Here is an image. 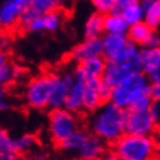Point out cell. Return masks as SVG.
Segmentation results:
<instances>
[{"label":"cell","instance_id":"obj_15","mask_svg":"<svg viewBox=\"0 0 160 160\" xmlns=\"http://www.w3.org/2000/svg\"><path fill=\"white\" fill-rule=\"evenodd\" d=\"M23 12V8L16 4L12 0H4L0 4V28L12 29L18 25L20 17Z\"/></svg>","mask_w":160,"mask_h":160},{"label":"cell","instance_id":"obj_30","mask_svg":"<svg viewBox=\"0 0 160 160\" xmlns=\"http://www.w3.org/2000/svg\"><path fill=\"white\" fill-rule=\"evenodd\" d=\"M9 107V95H8L4 85H0V112Z\"/></svg>","mask_w":160,"mask_h":160},{"label":"cell","instance_id":"obj_13","mask_svg":"<svg viewBox=\"0 0 160 160\" xmlns=\"http://www.w3.org/2000/svg\"><path fill=\"white\" fill-rule=\"evenodd\" d=\"M102 52L103 48L100 38H85L82 43H79L72 50L70 58L79 64L87 59L95 58V56H103Z\"/></svg>","mask_w":160,"mask_h":160},{"label":"cell","instance_id":"obj_1","mask_svg":"<svg viewBox=\"0 0 160 160\" xmlns=\"http://www.w3.org/2000/svg\"><path fill=\"white\" fill-rule=\"evenodd\" d=\"M151 86L152 82L148 76L141 72L112 87L109 102L122 109L148 108L152 102Z\"/></svg>","mask_w":160,"mask_h":160},{"label":"cell","instance_id":"obj_25","mask_svg":"<svg viewBox=\"0 0 160 160\" xmlns=\"http://www.w3.org/2000/svg\"><path fill=\"white\" fill-rule=\"evenodd\" d=\"M18 74V70L17 68H16L13 64L11 62H3L2 65H0V85H8L11 83L13 79L17 77Z\"/></svg>","mask_w":160,"mask_h":160},{"label":"cell","instance_id":"obj_28","mask_svg":"<svg viewBox=\"0 0 160 160\" xmlns=\"http://www.w3.org/2000/svg\"><path fill=\"white\" fill-rule=\"evenodd\" d=\"M92 7L95 8V12H99L102 14H107L112 12L115 7L116 0H90Z\"/></svg>","mask_w":160,"mask_h":160},{"label":"cell","instance_id":"obj_17","mask_svg":"<svg viewBox=\"0 0 160 160\" xmlns=\"http://www.w3.org/2000/svg\"><path fill=\"white\" fill-rule=\"evenodd\" d=\"M106 61L107 60L103 56H95V58L79 62L78 68L82 70L86 78H102L106 68Z\"/></svg>","mask_w":160,"mask_h":160},{"label":"cell","instance_id":"obj_3","mask_svg":"<svg viewBox=\"0 0 160 160\" xmlns=\"http://www.w3.org/2000/svg\"><path fill=\"white\" fill-rule=\"evenodd\" d=\"M141 48L129 42L118 55L106 61V68L103 72L102 79L111 87H113L125 81L126 78L141 73Z\"/></svg>","mask_w":160,"mask_h":160},{"label":"cell","instance_id":"obj_32","mask_svg":"<svg viewBox=\"0 0 160 160\" xmlns=\"http://www.w3.org/2000/svg\"><path fill=\"white\" fill-rule=\"evenodd\" d=\"M151 98L152 100H160V82H155L151 86Z\"/></svg>","mask_w":160,"mask_h":160},{"label":"cell","instance_id":"obj_19","mask_svg":"<svg viewBox=\"0 0 160 160\" xmlns=\"http://www.w3.org/2000/svg\"><path fill=\"white\" fill-rule=\"evenodd\" d=\"M142 72L147 76L160 64V47H142L141 48Z\"/></svg>","mask_w":160,"mask_h":160},{"label":"cell","instance_id":"obj_12","mask_svg":"<svg viewBox=\"0 0 160 160\" xmlns=\"http://www.w3.org/2000/svg\"><path fill=\"white\" fill-rule=\"evenodd\" d=\"M73 82H74L73 73H64L62 76H56L48 107H51V108H61V107H64L68 91H69L70 86H72Z\"/></svg>","mask_w":160,"mask_h":160},{"label":"cell","instance_id":"obj_27","mask_svg":"<svg viewBox=\"0 0 160 160\" xmlns=\"http://www.w3.org/2000/svg\"><path fill=\"white\" fill-rule=\"evenodd\" d=\"M11 151H17L14 147V139L11 138L5 129L0 128V155L11 152Z\"/></svg>","mask_w":160,"mask_h":160},{"label":"cell","instance_id":"obj_39","mask_svg":"<svg viewBox=\"0 0 160 160\" xmlns=\"http://www.w3.org/2000/svg\"><path fill=\"white\" fill-rule=\"evenodd\" d=\"M5 61H7V56H5V52L0 50V65H2L3 62H5Z\"/></svg>","mask_w":160,"mask_h":160},{"label":"cell","instance_id":"obj_33","mask_svg":"<svg viewBox=\"0 0 160 160\" xmlns=\"http://www.w3.org/2000/svg\"><path fill=\"white\" fill-rule=\"evenodd\" d=\"M11 46V38L8 35H0V50L4 51Z\"/></svg>","mask_w":160,"mask_h":160},{"label":"cell","instance_id":"obj_43","mask_svg":"<svg viewBox=\"0 0 160 160\" xmlns=\"http://www.w3.org/2000/svg\"><path fill=\"white\" fill-rule=\"evenodd\" d=\"M156 160H160V145H158V151H156Z\"/></svg>","mask_w":160,"mask_h":160},{"label":"cell","instance_id":"obj_7","mask_svg":"<svg viewBox=\"0 0 160 160\" xmlns=\"http://www.w3.org/2000/svg\"><path fill=\"white\" fill-rule=\"evenodd\" d=\"M158 126L148 108L125 109V133L134 135H152Z\"/></svg>","mask_w":160,"mask_h":160},{"label":"cell","instance_id":"obj_16","mask_svg":"<svg viewBox=\"0 0 160 160\" xmlns=\"http://www.w3.org/2000/svg\"><path fill=\"white\" fill-rule=\"evenodd\" d=\"M154 34H155V29H152L145 21L133 23V25L129 26V29L126 31V37L129 39V42L135 44V46H138L139 48L146 47L147 43L150 42L151 37Z\"/></svg>","mask_w":160,"mask_h":160},{"label":"cell","instance_id":"obj_35","mask_svg":"<svg viewBox=\"0 0 160 160\" xmlns=\"http://www.w3.org/2000/svg\"><path fill=\"white\" fill-rule=\"evenodd\" d=\"M17 159H18V152L17 151H11V152L0 155V160H17Z\"/></svg>","mask_w":160,"mask_h":160},{"label":"cell","instance_id":"obj_8","mask_svg":"<svg viewBox=\"0 0 160 160\" xmlns=\"http://www.w3.org/2000/svg\"><path fill=\"white\" fill-rule=\"evenodd\" d=\"M112 87L102 78H87L83 91V109L95 111L111 98Z\"/></svg>","mask_w":160,"mask_h":160},{"label":"cell","instance_id":"obj_26","mask_svg":"<svg viewBox=\"0 0 160 160\" xmlns=\"http://www.w3.org/2000/svg\"><path fill=\"white\" fill-rule=\"evenodd\" d=\"M30 7L38 13H46L60 8L58 0H31Z\"/></svg>","mask_w":160,"mask_h":160},{"label":"cell","instance_id":"obj_14","mask_svg":"<svg viewBox=\"0 0 160 160\" xmlns=\"http://www.w3.org/2000/svg\"><path fill=\"white\" fill-rule=\"evenodd\" d=\"M100 39H102V48H103L102 55L106 60L115 58L129 43V39H128L126 34H122V33H104L100 37Z\"/></svg>","mask_w":160,"mask_h":160},{"label":"cell","instance_id":"obj_36","mask_svg":"<svg viewBox=\"0 0 160 160\" xmlns=\"http://www.w3.org/2000/svg\"><path fill=\"white\" fill-rule=\"evenodd\" d=\"M100 160H122L121 158H120L115 151H111V152H106L104 155H103L100 158Z\"/></svg>","mask_w":160,"mask_h":160},{"label":"cell","instance_id":"obj_2","mask_svg":"<svg viewBox=\"0 0 160 160\" xmlns=\"http://www.w3.org/2000/svg\"><path fill=\"white\" fill-rule=\"evenodd\" d=\"M91 132L107 143L116 142L125 134V109L112 102H104L90 118Z\"/></svg>","mask_w":160,"mask_h":160},{"label":"cell","instance_id":"obj_24","mask_svg":"<svg viewBox=\"0 0 160 160\" xmlns=\"http://www.w3.org/2000/svg\"><path fill=\"white\" fill-rule=\"evenodd\" d=\"M37 137L34 134H23L17 139H14V147L17 150V152L26 154L33 151L37 147Z\"/></svg>","mask_w":160,"mask_h":160},{"label":"cell","instance_id":"obj_42","mask_svg":"<svg viewBox=\"0 0 160 160\" xmlns=\"http://www.w3.org/2000/svg\"><path fill=\"white\" fill-rule=\"evenodd\" d=\"M17 160H35L34 156H22V158H18Z\"/></svg>","mask_w":160,"mask_h":160},{"label":"cell","instance_id":"obj_38","mask_svg":"<svg viewBox=\"0 0 160 160\" xmlns=\"http://www.w3.org/2000/svg\"><path fill=\"white\" fill-rule=\"evenodd\" d=\"M12 2H14L16 4L21 5L23 9H26V8L30 7V4H31V0H12Z\"/></svg>","mask_w":160,"mask_h":160},{"label":"cell","instance_id":"obj_5","mask_svg":"<svg viewBox=\"0 0 160 160\" xmlns=\"http://www.w3.org/2000/svg\"><path fill=\"white\" fill-rule=\"evenodd\" d=\"M55 74H42L33 78L25 89V100L34 109H42L50 106V99L55 83Z\"/></svg>","mask_w":160,"mask_h":160},{"label":"cell","instance_id":"obj_11","mask_svg":"<svg viewBox=\"0 0 160 160\" xmlns=\"http://www.w3.org/2000/svg\"><path fill=\"white\" fill-rule=\"evenodd\" d=\"M106 143V141H103L94 133L87 134V137L85 138L76 155H78L81 160H100V158L107 152Z\"/></svg>","mask_w":160,"mask_h":160},{"label":"cell","instance_id":"obj_40","mask_svg":"<svg viewBox=\"0 0 160 160\" xmlns=\"http://www.w3.org/2000/svg\"><path fill=\"white\" fill-rule=\"evenodd\" d=\"M34 158H35V160H50V158L47 155H44V154H39V155H37Z\"/></svg>","mask_w":160,"mask_h":160},{"label":"cell","instance_id":"obj_34","mask_svg":"<svg viewBox=\"0 0 160 160\" xmlns=\"http://www.w3.org/2000/svg\"><path fill=\"white\" fill-rule=\"evenodd\" d=\"M148 78L151 79V82H152V83L160 82V64H159L158 68L154 72H151V73L148 74Z\"/></svg>","mask_w":160,"mask_h":160},{"label":"cell","instance_id":"obj_21","mask_svg":"<svg viewBox=\"0 0 160 160\" xmlns=\"http://www.w3.org/2000/svg\"><path fill=\"white\" fill-rule=\"evenodd\" d=\"M85 38H100L104 34V25H103V14L94 12L89 16L85 23Z\"/></svg>","mask_w":160,"mask_h":160},{"label":"cell","instance_id":"obj_18","mask_svg":"<svg viewBox=\"0 0 160 160\" xmlns=\"http://www.w3.org/2000/svg\"><path fill=\"white\" fill-rule=\"evenodd\" d=\"M103 25H104V33H122L126 34L129 29V23L122 17L121 13L109 12L103 14Z\"/></svg>","mask_w":160,"mask_h":160},{"label":"cell","instance_id":"obj_37","mask_svg":"<svg viewBox=\"0 0 160 160\" xmlns=\"http://www.w3.org/2000/svg\"><path fill=\"white\" fill-rule=\"evenodd\" d=\"M146 47H160V37L155 33L152 37H151L150 42L147 43V46H146Z\"/></svg>","mask_w":160,"mask_h":160},{"label":"cell","instance_id":"obj_9","mask_svg":"<svg viewBox=\"0 0 160 160\" xmlns=\"http://www.w3.org/2000/svg\"><path fill=\"white\" fill-rule=\"evenodd\" d=\"M64 14L60 8L46 13H38L22 29L29 33H53L62 25Z\"/></svg>","mask_w":160,"mask_h":160},{"label":"cell","instance_id":"obj_4","mask_svg":"<svg viewBox=\"0 0 160 160\" xmlns=\"http://www.w3.org/2000/svg\"><path fill=\"white\" fill-rule=\"evenodd\" d=\"M113 151L122 160H156L158 143L152 135L125 133L113 142Z\"/></svg>","mask_w":160,"mask_h":160},{"label":"cell","instance_id":"obj_22","mask_svg":"<svg viewBox=\"0 0 160 160\" xmlns=\"http://www.w3.org/2000/svg\"><path fill=\"white\" fill-rule=\"evenodd\" d=\"M87 134L85 130H81V129H77L74 133H72L69 137H67L65 139H62L59 146L61 147V150L67 151V152H72V154H76L78 148L81 147V145L83 143L85 138L87 137Z\"/></svg>","mask_w":160,"mask_h":160},{"label":"cell","instance_id":"obj_29","mask_svg":"<svg viewBox=\"0 0 160 160\" xmlns=\"http://www.w3.org/2000/svg\"><path fill=\"white\" fill-rule=\"evenodd\" d=\"M150 112L158 128H160V100H152L150 104Z\"/></svg>","mask_w":160,"mask_h":160},{"label":"cell","instance_id":"obj_23","mask_svg":"<svg viewBox=\"0 0 160 160\" xmlns=\"http://www.w3.org/2000/svg\"><path fill=\"white\" fill-rule=\"evenodd\" d=\"M121 14H122V17L126 20V22L129 23V26L133 25V23L143 21V8H142L141 2L128 5L126 8L122 9Z\"/></svg>","mask_w":160,"mask_h":160},{"label":"cell","instance_id":"obj_20","mask_svg":"<svg viewBox=\"0 0 160 160\" xmlns=\"http://www.w3.org/2000/svg\"><path fill=\"white\" fill-rule=\"evenodd\" d=\"M143 8V21L156 29L160 26V0H141Z\"/></svg>","mask_w":160,"mask_h":160},{"label":"cell","instance_id":"obj_10","mask_svg":"<svg viewBox=\"0 0 160 160\" xmlns=\"http://www.w3.org/2000/svg\"><path fill=\"white\" fill-rule=\"evenodd\" d=\"M73 76H74V82L72 83L68 91L64 108H67L72 112H78L83 109V91H85V82L87 78L78 67L74 69Z\"/></svg>","mask_w":160,"mask_h":160},{"label":"cell","instance_id":"obj_31","mask_svg":"<svg viewBox=\"0 0 160 160\" xmlns=\"http://www.w3.org/2000/svg\"><path fill=\"white\" fill-rule=\"evenodd\" d=\"M141 0H116L115 3V7L113 9H112V12H117V13H121L124 8H126L128 5L130 4H134V3H139Z\"/></svg>","mask_w":160,"mask_h":160},{"label":"cell","instance_id":"obj_6","mask_svg":"<svg viewBox=\"0 0 160 160\" xmlns=\"http://www.w3.org/2000/svg\"><path fill=\"white\" fill-rule=\"evenodd\" d=\"M74 113L64 107L52 109L48 117V132L52 141L60 143L78 129V118Z\"/></svg>","mask_w":160,"mask_h":160},{"label":"cell","instance_id":"obj_41","mask_svg":"<svg viewBox=\"0 0 160 160\" xmlns=\"http://www.w3.org/2000/svg\"><path fill=\"white\" fill-rule=\"evenodd\" d=\"M72 2V0H58V3H59V7H62V5H67Z\"/></svg>","mask_w":160,"mask_h":160}]
</instances>
